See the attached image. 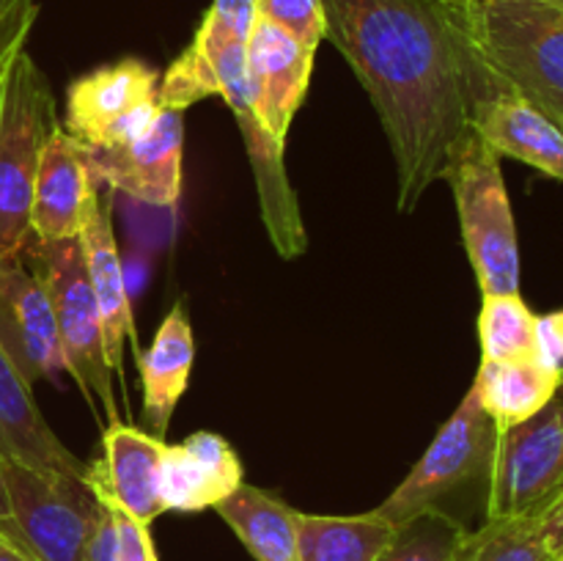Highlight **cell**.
I'll return each instance as SVG.
<instances>
[{
    "label": "cell",
    "mask_w": 563,
    "mask_h": 561,
    "mask_svg": "<svg viewBox=\"0 0 563 561\" xmlns=\"http://www.w3.org/2000/svg\"><path fill=\"white\" fill-rule=\"evenodd\" d=\"M256 3H264V0H256Z\"/></svg>",
    "instance_id": "37"
},
{
    "label": "cell",
    "mask_w": 563,
    "mask_h": 561,
    "mask_svg": "<svg viewBox=\"0 0 563 561\" xmlns=\"http://www.w3.org/2000/svg\"><path fill=\"white\" fill-rule=\"evenodd\" d=\"M445 182L454 190L462 240L482 295L520 292V245L498 154L473 132L456 152Z\"/></svg>",
    "instance_id": "6"
},
{
    "label": "cell",
    "mask_w": 563,
    "mask_h": 561,
    "mask_svg": "<svg viewBox=\"0 0 563 561\" xmlns=\"http://www.w3.org/2000/svg\"><path fill=\"white\" fill-rule=\"evenodd\" d=\"M495 446H498V427L471 385L465 399L434 435L432 446L374 512L390 526H405L421 512L440 506V501L462 484L487 476Z\"/></svg>",
    "instance_id": "8"
},
{
    "label": "cell",
    "mask_w": 563,
    "mask_h": 561,
    "mask_svg": "<svg viewBox=\"0 0 563 561\" xmlns=\"http://www.w3.org/2000/svg\"><path fill=\"white\" fill-rule=\"evenodd\" d=\"M38 0H0V88L36 25Z\"/></svg>",
    "instance_id": "29"
},
{
    "label": "cell",
    "mask_w": 563,
    "mask_h": 561,
    "mask_svg": "<svg viewBox=\"0 0 563 561\" xmlns=\"http://www.w3.org/2000/svg\"><path fill=\"white\" fill-rule=\"evenodd\" d=\"M88 170L102 187L148 207L174 209L181 196L185 110H159L157 121L124 146H82Z\"/></svg>",
    "instance_id": "10"
},
{
    "label": "cell",
    "mask_w": 563,
    "mask_h": 561,
    "mask_svg": "<svg viewBox=\"0 0 563 561\" xmlns=\"http://www.w3.org/2000/svg\"><path fill=\"white\" fill-rule=\"evenodd\" d=\"M31 253V267L38 275L55 314L60 346L66 355V374L86 396V405L108 416V424L119 421V405L113 394V372L104 358L102 319L97 297L88 278L86 253L80 237L64 242L33 240L25 245Z\"/></svg>",
    "instance_id": "4"
},
{
    "label": "cell",
    "mask_w": 563,
    "mask_h": 561,
    "mask_svg": "<svg viewBox=\"0 0 563 561\" xmlns=\"http://www.w3.org/2000/svg\"><path fill=\"white\" fill-rule=\"evenodd\" d=\"M192 363H196L192 322L187 317L185 302H176L154 333L152 346L137 361V366H141L143 418H146L148 432L154 438L165 440L176 405H179L187 383H190Z\"/></svg>",
    "instance_id": "20"
},
{
    "label": "cell",
    "mask_w": 563,
    "mask_h": 561,
    "mask_svg": "<svg viewBox=\"0 0 563 561\" xmlns=\"http://www.w3.org/2000/svg\"><path fill=\"white\" fill-rule=\"evenodd\" d=\"M258 14L267 16L289 36L306 47L317 50L322 38H328V16L322 0H264L258 3Z\"/></svg>",
    "instance_id": "28"
},
{
    "label": "cell",
    "mask_w": 563,
    "mask_h": 561,
    "mask_svg": "<svg viewBox=\"0 0 563 561\" xmlns=\"http://www.w3.org/2000/svg\"><path fill=\"white\" fill-rule=\"evenodd\" d=\"M245 484V471L225 438L192 432L181 443L165 446L159 468V498L165 512L214 509Z\"/></svg>",
    "instance_id": "15"
},
{
    "label": "cell",
    "mask_w": 563,
    "mask_h": 561,
    "mask_svg": "<svg viewBox=\"0 0 563 561\" xmlns=\"http://www.w3.org/2000/svg\"><path fill=\"white\" fill-rule=\"evenodd\" d=\"M0 561H33L9 534L0 531Z\"/></svg>",
    "instance_id": "33"
},
{
    "label": "cell",
    "mask_w": 563,
    "mask_h": 561,
    "mask_svg": "<svg viewBox=\"0 0 563 561\" xmlns=\"http://www.w3.org/2000/svg\"><path fill=\"white\" fill-rule=\"evenodd\" d=\"M159 94V75L137 58L99 66L77 77L66 91L64 130L80 146H97L113 121L143 102H154Z\"/></svg>",
    "instance_id": "16"
},
{
    "label": "cell",
    "mask_w": 563,
    "mask_h": 561,
    "mask_svg": "<svg viewBox=\"0 0 563 561\" xmlns=\"http://www.w3.org/2000/svg\"><path fill=\"white\" fill-rule=\"evenodd\" d=\"M102 185L91 196L86 207L80 229V245L86 253L88 278H91L93 297H97L99 319H102L104 336V358L115 377L124 383L121 361H124V339L132 333V314H130V295H126L124 267H121L119 248H115L113 234V204L110 198L99 196Z\"/></svg>",
    "instance_id": "17"
},
{
    "label": "cell",
    "mask_w": 563,
    "mask_h": 561,
    "mask_svg": "<svg viewBox=\"0 0 563 561\" xmlns=\"http://www.w3.org/2000/svg\"><path fill=\"white\" fill-rule=\"evenodd\" d=\"M0 457L86 482L88 465L53 432L33 399V385L0 350Z\"/></svg>",
    "instance_id": "18"
},
{
    "label": "cell",
    "mask_w": 563,
    "mask_h": 561,
    "mask_svg": "<svg viewBox=\"0 0 563 561\" xmlns=\"http://www.w3.org/2000/svg\"><path fill=\"white\" fill-rule=\"evenodd\" d=\"M487 487V517L537 515L561 493L563 380L537 416L498 435Z\"/></svg>",
    "instance_id": "9"
},
{
    "label": "cell",
    "mask_w": 563,
    "mask_h": 561,
    "mask_svg": "<svg viewBox=\"0 0 563 561\" xmlns=\"http://www.w3.org/2000/svg\"><path fill=\"white\" fill-rule=\"evenodd\" d=\"M335 44L379 116L410 215L445 179L476 113L506 88L478 53L460 0H322Z\"/></svg>",
    "instance_id": "1"
},
{
    "label": "cell",
    "mask_w": 563,
    "mask_h": 561,
    "mask_svg": "<svg viewBox=\"0 0 563 561\" xmlns=\"http://www.w3.org/2000/svg\"><path fill=\"white\" fill-rule=\"evenodd\" d=\"M451 561H559L542 528V512L487 517L476 531L462 534Z\"/></svg>",
    "instance_id": "24"
},
{
    "label": "cell",
    "mask_w": 563,
    "mask_h": 561,
    "mask_svg": "<svg viewBox=\"0 0 563 561\" xmlns=\"http://www.w3.org/2000/svg\"><path fill=\"white\" fill-rule=\"evenodd\" d=\"M0 350L31 385L66 374L47 289L25 253L0 256Z\"/></svg>",
    "instance_id": "11"
},
{
    "label": "cell",
    "mask_w": 563,
    "mask_h": 561,
    "mask_svg": "<svg viewBox=\"0 0 563 561\" xmlns=\"http://www.w3.org/2000/svg\"><path fill=\"white\" fill-rule=\"evenodd\" d=\"M99 182L88 170L80 143L55 127L44 141L31 201V234L42 242H64L80 237L82 218Z\"/></svg>",
    "instance_id": "14"
},
{
    "label": "cell",
    "mask_w": 563,
    "mask_h": 561,
    "mask_svg": "<svg viewBox=\"0 0 563 561\" xmlns=\"http://www.w3.org/2000/svg\"><path fill=\"white\" fill-rule=\"evenodd\" d=\"M313 55L317 50L300 44L267 16H256L245 44L247 82L258 119L280 143H286L291 119L308 94Z\"/></svg>",
    "instance_id": "12"
},
{
    "label": "cell",
    "mask_w": 563,
    "mask_h": 561,
    "mask_svg": "<svg viewBox=\"0 0 563 561\" xmlns=\"http://www.w3.org/2000/svg\"><path fill=\"white\" fill-rule=\"evenodd\" d=\"M537 358L553 369H563V308L537 317Z\"/></svg>",
    "instance_id": "31"
},
{
    "label": "cell",
    "mask_w": 563,
    "mask_h": 561,
    "mask_svg": "<svg viewBox=\"0 0 563 561\" xmlns=\"http://www.w3.org/2000/svg\"><path fill=\"white\" fill-rule=\"evenodd\" d=\"M258 3L256 0H212V6L203 14L198 33L225 42L247 44L253 25H256Z\"/></svg>",
    "instance_id": "30"
},
{
    "label": "cell",
    "mask_w": 563,
    "mask_h": 561,
    "mask_svg": "<svg viewBox=\"0 0 563 561\" xmlns=\"http://www.w3.org/2000/svg\"><path fill=\"white\" fill-rule=\"evenodd\" d=\"M478 344H482V361L537 358V314L528 308L520 292L482 295Z\"/></svg>",
    "instance_id": "25"
},
{
    "label": "cell",
    "mask_w": 563,
    "mask_h": 561,
    "mask_svg": "<svg viewBox=\"0 0 563 561\" xmlns=\"http://www.w3.org/2000/svg\"><path fill=\"white\" fill-rule=\"evenodd\" d=\"M165 446L163 438L124 421L108 424L102 427V457L88 465L86 484L93 495H102L135 520L152 526L165 512L159 498Z\"/></svg>",
    "instance_id": "13"
},
{
    "label": "cell",
    "mask_w": 563,
    "mask_h": 561,
    "mask_svg": "<svg viewBox=\"0 0 563 561\" xmlns=\"http://www.w3.org/2000/svg\"><path fill=\"white\" fill-rule=\"evenodd\" d=\"M209 97L223 99L236 119L247 160H251L253 179H256L258 212H262L264 229L275 251L284 258L302 256L308 237L295 187L286 174V143H280L258 119L251 82H247L245 44L203 36L196 31L190 47L168 66L159 80L157 99L159 108L185 110Z\"/></svg>",
    "instance_id": "2"
},
{
    "label": "cell",
    "mask_w": 563,
    "mask_h": 561,
    "mask_svg": "<svg viewBox=\"0 0 563 561\" xmlns=\"http://www.w3.org/2000/svg\"><path fill=\"white\" fill-rule=\"evenodd\" d=\"M396 526L377 515H297L300 561H377L394 542Z\"/></svg>",
    "instance_id": "23"
},
{
    "label": "cell",
    "mask_w": 563,
    "mask_h": 561,
    "mask_svg": "<svg viewBox=\"0 0 563 561\" xmlns=\"http://www.w3.org/2000/svg\"><path fill=\"white\" fill-rule=\"evenodd\" d=\"M97 501L99 520L88 544V561H159L146 522L135 520L102 495H97Z\"/></svg>",
    "instance_id": "27"
},
{
    "label": "cell",
    "mask_w": 563,
    "mask_h": 561,
    "mask_svg": "<svg viewBox=\"0 0 563 561\" xmlns=\"http://www.w3.org/2000/svg\"><path fill=\"white\" fill-rule=\"evenodd\" d=\"M548 3H555V6H563V0H548Z\"/></svg>",
    "instance_id": "35"
},
{
    "label": "cell",
    "mask_w": 563,
    "mask_h": 561,
    "mask_svg": "<svg viewBox=\"0 0 563 561\" xmlns=\"http://www.w3.org/2000/svg\"><path fill=\"white\" fill-rule=\"evenodd\" d=\"M465 526L440 506L421 512L396 528V537L377 561H451Z\"/></svg>",
    "instance_id": "26"
},
{
    "label": "cell",
    "mask_w": 563,
    "mask_h": 561,
    "mask_svg": "<svg viewBox=\"0 0 563 561\" xmlns=\"http://www.w3.org/2000/svg\"><path fill=\"white\" fill-rule=\"evenodd\" d=\"M225 526L236 534L256 561H300L297 544V515L284 498L253 484H242L236 493L214 506Z\"/></svg>",
    "instance_id": "22"
},
{
    "label": "cell",
    "mask_w": 563,
    "mask_h": 561,
    "mask_svg": "<svg viewBox=\"0 0 563 561\" xmlns=\"http://www.w3.org/2000/svg\"><path fill=\"white\" fill-rule=\"evenodd\" d=\"M542 528L555 556L563 553V490L542 509Z\"/></svg>",
    "instance_id": "32"
},
{
    "label": "cell",
    "mask_w": 563,
    "mask_h": 561,
    "mask_svg": "<svg viewBox=\"0 0 563 561\" xmlns=\"http://www.w3.org/2000/svg\"><path fill=\"white\" fill-rule=\"evenodd\" d=\"M559 561H563V553H561V556H559Z\"/></svg>",
    "instance_id": "36"
},
{
    "label": "cell",
    "mask_w": 563,
    "mask_h": 561,
    "mask_svg": "<svg viewBox=\"0 0 563 561\" xmlns=\"http://www.w3.org/2000/svg\"><path fill=\"white\" fill-rule=\"evenodd\" d=\"M493 75L563 130V6L548 0H460Z\"/></svg>",
    "instance_id": "3"
},
{
    "label": "cell",
    "mask_w": 563,
    "mask_h": 561,
    "mask_svg": "<svg viewBox=\"0 0 563 561\" xmlns=\"http://www.w3.org/2000/svg\"><path fill=\"white\" fill-rule=\"evenodd\" d=\"M9 517L0 531L9 534L33 561H88L99 501L86 482L38 471L0 457Z\"/></svg>",
    "instance_id": "7"
},
{
    "label": "cell",
    "mask_w": 563,
    "mask_h": 561,
    "mask_svg": "<svg viewBox=\"0 0 563 561\" xmlns=\"http://www.w3.org/2000/svg\"><path fill=\"white\" fill-rule=\"evenodd\" d=\"M563 380V369H553L539 358L522 361H482L473 388L484 410L498 427V435L537 416Z\"/></svg>",
    "instance_id": "21"
},
{
    "label": "cell",
    "mask_w": 563,
    "mask_h": 561,
    "mask_svg": "<svg viewBox=\"0 0 563 561\" xmlns=\"http://www.w3.org/2000/svg\"><path fill=\"white\" fill-rule=\"evenodd\" d=\"M473 130L498 157L520 160L563 182V130L511 88H500L478 108Z\"/></svg>",
    "instance_id": "19"
},
{
    "label": "cell",
    "mask_w": 563,
    "mask_h": 561,
    "mask_svg": "<svg viewBox=\"0 0 563 561\" xmlns=\"http://www.w3.org/2000/svg\"><path fill=\"white\" fill-rule=\"evenodd\" d=\"M58 127L47 80L22 50L0 88V256L31 242V201L44 141Z\"/></svg>",
    "instance_id": "5"
},
{
    "label": "cell",
    "mask_w": 563,
    "mask_h": 561,
    "mask_svg": "<svg viewBox=\"0 0 563 561\" xmlns=\"http://www.w3.org/2000/svg\"><path fill=\"white\" fill-rule=\"evenodd\" d=\"M9 517V498H5V487H3V473H0V520Z\"/></svg>",
    "instance_id": "34"
}]
</instances>
